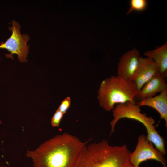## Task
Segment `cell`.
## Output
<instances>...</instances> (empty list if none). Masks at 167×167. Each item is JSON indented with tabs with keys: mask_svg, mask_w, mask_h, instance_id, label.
<instances>
[{
	"mask_svg": "<svg viewBox=\"0 0 167 167\" xmlns=\"http://www.w3.org/2000/svg\"><path fill=\"white\" fill-rule=\"evenodd\" d=\"M158 73L156 64L150 58L141 57L132 81L139 92L144 85Z\"/></svg>",
	"mask_w": 167,
	"mask_h": 167,
	"instance_id": "8",
	"label": "cell"
},
{
	"mask_svg": "<svg viewBox=\"0 0 167 167\" xmlns=\"http://www.w3.org/2000/svg\"><path fill=\"white\" fill-rule=\"evenodd\" d=\"M137 143L134 151L131 153L129 162L135 167H139L140 164L148 160H154L160 162L163 167H167L164 155L154 147L144 134L139 136Z\"/></svg>",
	"mask_w": 167,
	"mask_h": 167,
	"instance_id": "6",
	"label": "cell"
},
{
	"mask_svg": "<svg viewBox=\"0 0 167 167\" xmlns=\"http://www.w3.org/2000/svg\"><path fill=\"white\" fill-rule=\"evenodd\" d=\"M137 93L133 81L126 80L118 75L112 76L101 82L97 98L100 106L110 111L117 105L135 101Z\"/></svg>",
	"mask_w": 167,
	"mask_h": 167,
	"instance_id": "3",
	"label": "cell"
},
{
	"mask_svg": "<svg viewBox=\"0 0 167 167\" xmlns=\"http://www.w3.org/2000/svg\"><path fill=\"white\" fill-rule=\"evenodd\" d=\"M131 153L125 144L112 146L103 139L85 145L74 167H124L130 163Z\"/></svg>",
	"mask_w": 167,
	"mask_h": 167,
	"instance_id": "2",
	"label": "cell"
},
{
	"mask_svg": "<svg viewBox=\"0 0 167 167\" xmlns=\"http://www.w3.org/2000/svg\"><path fill=\"white\" fill-rule=\"evenodd\" d=\"M138 104L140 107L147 106L155 109L159 113L161 118L165 121L167 127V89L157 95L140 100Z\"/></svg>",
	"mask_w": 167,
	"mask_h": 167,
	"instance_id": "10",
	"label": "cell"
},
{
	"mask_svg": "<svg viewBox=\"0 0 167 167\" xmlns=\"http://www.w3.org/2000/svg\"><path fill=\"white\" fill-rule=\"evenodd\" d=\"M85 142L65 133L45 142L36 150L28 151L27 156L32 159L34 167H74Z\"/></svg>",
	"mask_w": 167,
	"mask_h": 167,
	"instance_id": "1",
	"label": "cell"
},
{
	"mask_svg": "<svg viewBox=\"0 0 167 167\" xmlns=\"http://www.w3.org/2000/svg\"><path fill=\"white\" fill-rule=\"evenodd\" d=\"M71 102L70 98L67 97L62 101L58 109L64 114H65L70 106Z\"/></svg>",
	"mask_w": 167,
	"mask_h": 167,
	"instance_id": "14",
	"label": "cell"
},
{
	"mask_svg": "<svg viewBox=\"0 0 167 167\" xmlns=\"http://www.w3.org/2000/svg\"><path fill=\"white\" fill-rule=\"evenodd\" d=\"M141 57L139 51L135 48L124 53L118 64V75L126 80L132 81Z\"/></svg>",
	"mask_w": 167,
	"mask_h": 167,
	"instance_id": "7",
	"label": "cell"
},
{
	"mask_svg": "<svg viewBox=\"0 0 167 167\" xmlns=\"http://www.w3.org/2000/svg\"><path fill=\"white\" fill-rule=\"evenodd\" d=\"M64 114L58 109L51 119V124L54 127H58Z\"/></svg>",
	"mask_w": 167,
	"mask_h": 167,
	"instance_id": "13",
	"label": "cell"
},
{
	"mask_svg": "<svg viewBox=\"0 0 167 167\" xmlns=\"http://www.w3.org/2000/svg\"><path fill=\"white\" fill-rule=\"evenodd\" d=\"M130 7L127 14H128L134 11H142L146 8L147 1L146 0H131Z\"/></svg>",
	"mask_w": 167,
	"mask_h": 167,
	"instance_id": "12",
	"label": "cell"
},
{
	"mask_svg": "<svg viewBox=\"0 0 167 167\" xmlns=\"http://www.w3.org/2000/svg\"><path fill=\"white\" fill-rule=\"evenodd\" d=\"M166 89L167 84L166 78L157 73L146 82L138 92L136 98L141 100L150 98Z\"/></svg>",
	"mask_w": 167,
	"mask_h": 167,
	"instance_id": "9",
	"label": "cell"
},
{
	"mask_svg": "<svg viewBox=\"0 0 167 167\" xmlns=\"http://www.w3.org/2000/svg\"><path fill=\"white\" fill-rule=\"evenodd\" d=\"M1 123V122L0 121V123Z\"/></svg>",
	"mask_w": 167,
	"mask_h": 167,
	"instance_id": "16",
	"label": "cell"
},
{
	"mask_svg": "<svg viewBox=\"0 0 167 167\" xmlns=\"http://www.w3.org/2000/svg\"><path fill=\"white\" fill-rule=\"evenodd\" d=\"M146 57L151 59L155 63L158 73L163 77H167V43L161 46L144 52Z\"/></svg>",
	"mask_w": 167,
	"mask_h": 167,
	"instance_id": "11",
	"label": "cell"
},
{
	"mask_svg": "<svg viewBox=\"0 0 167 167\" xmlns=\"http://www.w3.org/2000/svg\"><path fill=\"white\" fill-rule=\"evenodd\" d=\"M12 26L9 29L12 31L11 35L5 42L0 45V49H6L10 52V54H6L7 58H13V54H16L19 61L25 62L28 54L29 46L27 45V42L30 39L27 34L22 35L20 32L21 26L15 20L11 22Z\"/></svg>",
	"mask_w": 167,
	"mask_h": 167,
	"instance_id": "5",
	"label": "cell"
},
{
	"mask_svg": "<svg viewBox=\"0 0 167 167\" xmlns=\"http://www.w3.org/2000/svg\"><path fill=\"white\" fill-rule=\"evenodd\" d=\"M112 111L113 118L110 123L111 134L114 131L115 126L120 119L126 118L137 121L145 127L147 139L163 155L166 154L164 139L156 129L154 119L147 116L146 114L141 113L140 106L135 101L117 105Z\"/></svg>",
	"mask_w": 167,
	"mask_h": 167,
	"instance_id": "4",
	"label": "cell"
},
{
	"mask_svg": "<svg viewBox=\"0 0 167 167\" xmlns=\"http://www.w3.org/2000/svg\"><path fill=\"white\" fill-rule=\"evenodd\" d=\"M124 167H135L132 165H131L130 163H129Z\"/></svg>",
	"mask_w": 167,
	"mask_h": 167,
	"instance_id": "15",
	"label": "cell"
}]
</instances>
